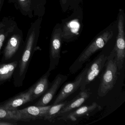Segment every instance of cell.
Here are the masks:
<instances>
[{"instance_id": "6da1fadb", "label": "cell", "mask_w": 125, "mask_h": 125, "mask_svg": "<svg viewBox=\"0 0 125 125\" xmlns=\"http://www.w3.org/2000/svg\"><path fill=\"white\" fill-rule=\"evenodd\" d=\"M113 36V31L109 30L97 37L82 52L71 66L69 69L70 73H74L80 69L94 53L104 47Z\"/></svg>"}, {"instance_id": "7a4b0ae2", "label": "cell", "mask_w": 125, "mask_h": 125, "mask_svg": "<svg viewBox=\"0 0 125 125\" xmlns=\"http://www.w3.org/2000/svg\"><path fill=\"white\" fill-rule=\"evenodd\" d=\"M114 50L107 57L105 63V69L101 79L98 90V95L100 97L105 96L114 87L118 75V69L115 60Z\"/></svg>"}, {"instance_id": "3957f363", "label": "cell", "mask_w": 125, "mask_h": 125, "mask_svg": "<svg viewBox=\"0 0 125 125\" xmlns=\"http://www.w3.org/2000/svg\"><path fill=\"white\" fill-rule=\"evenodd\" d=\"M118 33L116 43L113 49L115 52V60L118 71L121 70L124 63L125 57V33L124 18L123 14H120L118 22Z\"/></svg>"}, {"instance_id": "277c9868", "label": "cell", "mask_w": 125, "mask_h": 125, "mask_svg": "<svg viewBox=\"0 0 125 125\" xmlns=\"http://www.w3.org/2000/svg\"><path fill=\"white\" fill-rule=\"evenodd\" d=\"M101 109L99 104L94 102L90 105L80 106L64 115L58 117L56 120L66 122H76L80 119L90 116Z\"/></svg>"}, {"instance_id": "5b68a950", "label": "cell", "mask_w": 125, "mask_h": 125, "mask_svg": "<svg viewBox=\"0 0 125 125\" xmlns=\"http://www.w3.org/2000/svg\"><path fill=\"white\" fill-rule=\"evenodd\" d=\"M107 57L104 54H100L89 65L80 87L81 91L85 89L86 86L94 81L100 73L105 66Z\"/></svg>"}, {"instance_id": "8992f818", "label": "cell", "mask_w": 125, "mask_h": 125, "mask_svg": "<svg viewBox=\"0 0 125 125\" xmlns=\"http://www.w3.org/2000/svg\"><path fill=\"white\" fill-rule=\"evenodd\" d=\"M62 31L61 28L55 30L51 39L50 50L49 68L48 70L51 72L54 70L59 64L61 58Z\"/></svg>"}, {"instance_id": "52a82bcc", "label": "cell", "mask_w": 125, "mask_h": 125, "mask_svg": "<svg viewBox=\"0 0 125 125\" xmlns=\"http://www.w3.org/2000/svg\"><path fill=\"white\" fill-rule=\"evenodd\" d=\"M88 65L89 64L86 65L84 68L83 69L74 81L64 85L59 92L52 104H56L64 101L68 97L80 87L84 77L86 74Z\"/></svg>"}, {"instance_id": "ba28073f", "label": "cell", "mask_w": 125, "mask_h": 125, "mask_svg": "<svg viewBox=\"0 0 125 125\" xmlns=\"http://www.w3.org/2000/svg\"><path fill=\"white\" fill-rule=\"evenodd\" d=\"M68 76L63 74H57L51 83L49 89L35 104V106H47L52 100L59 88L67 80Z\"/></svg>"}, {"instance_id": "9c48e42d", "label": "cell", "mask_w": 125, "mask_h": 125, "mask_svg": "<svg viewBox=\"0 0 125 125\" xmlns=\"http://www.w3.org/2000/svg\"><path fill=\"white\" fill-rule=\"evenodd\" d=\"M33 88V85L26 91L21 92L16 96L9 99L3 104L0 105V108L9 110H14L20 106L32 102L31 95Z\"/></svg>"}, {"instance_id": "30bf717a", "label": "cell", "mask_w": 125, "mask_h": 125, "mask_svg": "<svg viewBox=\"0 0 125 125\" xmlns=\"http://www.w3.org/2000/svg\"><path fill=\"white\" fill-rule=\"evenodd\" d=\"M91 94L90 89H85L81 91L76 97L70 101L69 103L61 110L57 115V117L64 115L81 106L88 99Z\"/></svg>"}, {"instance_id": "8fae6325", "label": "cell", "mask_w": 125, "mask_h": 125, "mask_svg": "<svg viewBox=\"0 0 125 125\" xmlns=\"http://www.w3.org/2000/svg\"><path fill=\"white\" fill-rule=\"evenodd\" d=\"M51 105L46 106H33L19 110L20 113L28 120H35L43 119Z\"/></svg>"}, {"instance_id": "7c38bea8", "label": "cell", "mask_w": 125, "mask_h": 125, "mask_svg": "<svg viewBox=\"0 0 125 125\" xmlns=\"http://www.w3.org/2000/svg\"><path fill=\"white\" fill-rule=\"evenodd\" d=\"M50 72L49 70L40 79L33 84V88L31 95L32 102L42 96L51 85L49 81Z\"/></svg>"}, {"instance_id": "4fadbf2b", "label": "cell", "mask_w": 125, "mask_h": 125, "mask_svg": "<svg viewBox=\"0 0 125 125\" xmlns=\"http://www.w3.org/2000/svg\"><path fill=\"white\" fill-rule=\"evenodd\" d=\"M18 62L19 61H15L7 63L0 62V85L11 79Z\"/></svg>"}, {"instance_id": "5bb4252c", "label": "cell", "mask_w": 125, "mask_h": 125, "mask_svg": "<svg viewBox=\"0 0 125 125\" xmlns=\"http://www.w3.org/2000/svg\"><path fill=\"white\" fill-rule=\"evenodd\" d=\"M0 120H14L29 122L19 112L18 109L14 110H9L0 108Z\"/></svg>"}, {"instance_id": "9a60e30c", "label": "cell", "mask_w": 125, "mask_h": 125, "mask_svg": "<svg viewBox=\"0 0 125 125\" xmlns=\"http://www.w3.org/2000/svg\"><path fill=\"white\" fill-rule=\"evenodd\" d=\"M70 101H66L56 104L51 105L43 119L50 123H54L57 117V115L63 108L69 103Z\"/></svg>"}, {"instance_id": "2e32d148", "label": "cell", "mask_w": 125, "mask_h": 125, "mask_svg": "<svg viewBox=\"0 0 125 125\" xmlns=\"http://www.w3.org/2000/svg\"><path fill=\"white\" fill-rule=\"evenodd\" d=\"M5 40V36L4 35H0V55L1 54V50L3 46V43Z\"/></svg>"}, {"instance_id": "e0dca14e", "label": "cell", "mask_w": 125, "mask_h": 125, "mask_svg": "<svg viewBox=\"0 0 125 125\" xmlns=\"http://www.w3.org/2000/svg\"><path fill=\"white\" fill-rule=\"evenodd\" d=\"M20 1H25V0H20Z\"/></svg>"}]
</instances>
